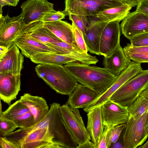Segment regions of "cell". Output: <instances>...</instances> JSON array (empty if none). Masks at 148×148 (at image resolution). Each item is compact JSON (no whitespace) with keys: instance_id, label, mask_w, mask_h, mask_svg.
<instances>
[{"instance_id":"obj_1","label":"cell","mask_w":148,"mask_h":148,"mask_svg":"<svg viewBox=\"0 0 148 148\" xmlns=\"http://www.w3.org/2000/svg\"><path fill=\"white\" fill-rule=\"evenodd\" d=\"M60 105H50L47 115L34 125L24 129V134L6 137L20 148H60L58 143L64 136L66 129L60 114Z\"/></svg>"},{"instance_id":"obj_2","label":"cell","mask_w":148,"mask_h":148,"mask_svg":"<svg viewBox=\"0 0 148 148\" xmlns=\"http://www.w3.org/2000/svg\"><path fill=\"white\" fill-rule=\"evenodd\" d=\"M64 66L78 82L92 89L99 95L106 90L118 77L114 76L104 67L79 62L69 63Z\"/></svg>"},{"instance_id":"obj_3","label":"cell","mask_w":148,"mask_h":148,"mask_svg":"<svg viewBox=\"0 0 148 148\" xmlns=\"http://www.w3.org/2000/svg\"><path fill=\"white\" fill-rule=\"evenodd\" d=\"M35 71L39 78L60 94L69 95L78 84L64 66L39 64Z\"/></svg>"},{"instance_id":"obj_4","label":"cell","mask_w":148,"mask_h":148,"mask_svg":"<svg viewBox=\"0 0 148 148\" xmlns=\"http://www.w3.org/2000/svg\"><path fill=\"white\" fill-rule=\"evenodd\" d=\"M66 16L71 14L95 17L99 13L106 9L125 4L121 0H64Z\"/></svg>"},{"instance_id":"obj_5","label":"cell","mask_w":148,"mask_h":148,"mask_svg":"<svg viewBox=\"0 0 148 148\" xmlns=\"http://www.w3.org/2000/svg\"><path fill=\"white\" fill-rule=\"evenodd\" d=\"M63 123L70 135L78 145L91 140L78 109H73L65 104L60 108Z\"/></svg>"},{"instance_id":"obj_6","label":"cell","mask_w":148,"mask_h":148,"mask_svg":"<svg viewBox=\"0 0 148 148\" xmlns=\"http://www.w3.org/2000/svg\"><path fill=\"white\" fill-rule=\"evenodd\" d=\"M148 84V70H143L121 86L111 96L110 99L128 107Z\"/></svg>"},{"instance_id":"obj_7","label":"cell","mask_w":148,"mask_h":148,"mask_svg":"<svg viewBox=\"0 0 148 148\" xmlns=\"http://www.w3.org/2000/svg\"><path fill=\"white\" fill-rule=\"evenodd\" d=\"M147 112L137 118L129 117L121 138L120 137L119 139L124 148H138L147 140L148 137L145 125Z\"/></svg>"},{"instance_id":"obj_8","label":"cell","mask_w":148,"mask_h":148,"mask_svg":"<svg viewBox=\"0 0 148 148\" xmlns=\"http://www.w3.org/2000/svg\"><path fill=\"white\" fill-rule=\"evenodd\" d=\"M142 70L141 63L133 61H132L129 66L121 73L110 86L84 108V111L88 112L91 110L101 106L110 99L111 96L121 86Z\"/></svg>"},{"instance_id":"obj_9","label":"cell","mask_w":148,"mask_h":148,"mask_svg":"<svg viewBox=\"0 0 148 148\" xmlns=\"http://www.w3.org/2000/svg\"><path fill=\"white\" fill-rule=\"evenodd\" d=\"M25 25L21 13L12 17L0 15V46L9 49Z\"/></svg>"},{"instance_id":"obj_10","label":"cell","mask_w":148,"mask_h":148,"mask_svg":"<svg viewBox=\"0 0 148 148\" xmlns=\"http://www.w3.org/2000/svg\"><path fill=\"white\" fill-rule=\"evenodd\" d=\"M122 34L130 40L137 35L148 32V15L136 10L129 13L120 25Z\"/></svg>"},{"instance_id":"obj_11","label":"cell","mask_w":148,"mask_h":148,"mask_svg":"<svg viewBox=\"0 0 148 148\" xmlns=\"http://www.w3.org/2000/svg\"><path fill=\"white\" fill-rule=\"evenodd\" d=\"M100 106L104 126H115L126 123L129 117L128 107L110 99Z\"/></svg>"},{"instance_id":"obj_12","label":"cell","mask_w":148,"mask_h":148,"mask_svg":"<svg viewBox=\"0 0 148 148\" xmlns=\"http://www.w3.org/2000/svg\"><path fill=\"white\" fill-rule=\"evenodd\" d=\"M53 4L48 0H27L21 5L23 22L25 24L42 21L46 14L54 9Z\"/></svg>"},{"instance_id":"obj_13","label":"cell","mask_w":148,"mask_h":148,"mask_svg":"<svg viewBox=\"0 0 148 148\" xmlns=\"http://www.w3.org/2000/svg\"><path fill=\"white\" fill-rule=\"evenodd\" d=\"M119 22L114 21L108 23L104 28L100 41V55L109 56L120 45L121 30Z\"/></svg>"},{"instance_id":"obj_14","label":"cell","mask_w":148,"mask_h":148,"mask_svg":"<svg viewBox=\"0 0 148 148\" xmlns=\"http://www.w3.org/2000/svg\"><path fill=\"white\" fill-rule=\"evenodd\" d=\"M19 48L14 43L7 52L0 57V73L21 75L24 57Z\"/></svg>"},{"instance_id":"obj_15","label":"cell","mask_w":148,"mask_h":148,"mask_svg":"<svg viewBox=\"0 0 148 148\" xmlns=\"http://www.w3.org/2000/svg\"><path fill=\"white\" fill-rule=\"evenodd\" d=\"M14 43L21 50L23 55L30 59L32 56L41 53L58 54L56 50L46 44L24 34H19Z\"/></svg>"},{"instance_id":"obj_16","label":"cell","mask_w":148,"mask_h":148,"mask_svg":"<svg viewBox=\"0 0 148 148\" xmlns=\"http://www.w3.org/2000/svg\"><path fill=\"white\" fill-rule=\"evenodd\" d=\"M21 75L0 73V98L10 105L21 90Z\"/></svg>"},{"instance_id":"obj_17","label":"cell","mask_w":148,"mask_h":148,"mask_svg":"<svg viewBox=\"0 0 148 148\" xmlns=\"http://www.w3.org/2000/svg\"><path fill=\"white\" fill-rule=\"evenodd\" d=\"M108 23L100 20L89 21L84 38L88 51L92 54L100 55V44L103 31Z\"/></svg>"},{"instance_id":"obj_18","label":"cell","mask_w":148,"mask_h":148,"mask_svg":"<svg viewBox=\"0 0 148 148\" xmlns=\"http://www.w3.org/2000/svg\"><path fill=\"white\" fill-rule=\"evenodd\" d=\"M99 95L90 88L78 84L73 91L69 95L66 104L73 109H83Z\"/></svg>"},{"instance_id":"obj_19","label":"cell","mask_w":148,"mask_h":148,"mask_svg":"<svg viewBox=\"0 0 148 148\" xmlns=\"http://www.w3.org/2000/svg\"><path fill=\"white\" fill-rule=\"evenodd\" d=\"M131 62L120 45L110 55L104 57L103 64L104 67L114 76L117 77L129 66Z\"/></svg>"},{"instance_id":"obj_20","label":"cell","mask_w":148,"mask_h":148,"mask_svg":"<svg viewBox=\"0 0 148 148\" xmlns=\"http://www.w3.org/2000/svg\"><path fill=\"white\" fill-rule=\"evenodd\" d=\"M19 34H25L45 44L53 43L61 40L45 26L42 21L25 24Z\"/></svg>"},{"instance_id":"obj_21","label":"cell","mask_w":148,"mask_h":148,"mask_svg":"<svg viewBox=\"0 0 148 148\" xmlns=\"http://www.w3.org/2000/svg\"><path fill=\"white\" fill-rule=\"evenodd\" d=\"M19 99L32 114L35 123L42 119L49 111V108L46 101L42 97L27 93L21 96Z\"/></svg>"},{"instance_id":"obj_22","label":"cell","mask_w":148,"mask_h":148,"mask_svg":"<svg viewBox=\"0 0 148 148\" xmlns=\"http://www.w3.org/2000/svg\"><path fill=\"white\" fill-rule=\"evenodd\" d=\"M44 23L45 26L61 40L81 50L76 43L72 25L62 20Z\"/></svg>"},{"instance_id":"obj_23","label":"cell","mask_w":148,"mask_h":148,"mask_svg":"<svg viewBox=\"0 0 148 148\" xmlns=\"http://www.w3.org/2000/svg\"><path fill=\"white\" fill-rule=\"evenodd\" d=\"M87 114L86 129L95 146L100 141L105 126L103 123L101 106L89 111Z\"/></svg>"},{"instance_id":"obj_24","label":"cell","mask_w":148,"mask_h":148,"mask_svg":"<svg viewBox=\"0 0 148 148\" xmlns=\"http://www.w3.org/2000/svg\"><path fill=\"white\" fill-rule=\"evenodd\" d=\"M132 7L130 5L124 4L100 12L95 16V17L107 23L114 21L120 22L130 13V10Z\"/></svg>"},{"instance_id":"obj_25","label":"cell","mask_w":148,"mask_h":148,"mask_svg":"<svg viewBox=\"0 0 148 148\" xmlns=\"http://www.w3.org/2000/svg\"><path fill=\"white\" fill-rule=\"evenodd\" d=\"M30 59L33 62L38 64L63 65L77 62L75 59L68 56L55 53H40L32 56Z\"/></svg>"},{"instance_id":"obj_26","label":"cell","mask_w":148,"mask_h":148,"mask_svg":"<svg viewBox=\"0 0 148 148\" xmlns=\"http://www.w3.org/2000/svg\"><path fill=\"white\" fill-rule=\"evenodd\" d=\"M128 108L129 117L134 119L138 118L148 110V99L139 95Z\"/></svg>"},{"instance_id":"obj_27","label":"cell","mask_w":148,"mask_h":148,"mask_svg":"<svg viewBox=\"0 0 148 148\" xmlns=\"http://www.w3.org/2000/svg\"><path fill=\"white\" fill-rule=\"evenodd\" d=\"M29 111L27 107L19 99L10 105L5 110L0 112V115L12 120L15 117Z\"/></svg>"},{"instance_id":"obj_28","label":"cell","mask_w":148,"mask_h":148,"mask_svg":"<svg viewBox=\"0 0 148 148\" xmlns=\"http://www.w3.org/2000/svg\"><path fill=\"white\" fill-rule=\"evenodd\" d=\"M18 128L12 120L0 115V135L5 136L15 131Z\"/></svg>"},{"instance_id":"obj_29","label":"cell","mask_w":148,"mask_h":148,"mask_svg":"<svg viewBox=\"0 0 148 148\" xmlns=\"http://www.w3.org/2000/svg\"><path fill=\"white\" fill-rule=\"evenodd\" d=\"M12 120L18 128L21 129L28 128L35 124L34 117L30 111L18 116Z\"/></svg>"},{"instance_id":"obj_30","label":"cell","mask_w":148,"mask_h":148,"mask_svg":"<svg viewBox=\"0 0 148 148\" xmlns=\"http://www.w3.org/2000/svg\"><path fill=\"white\" fill-rule=\"evenodd\" d=\"M125 126L126 123L112 126L109 133L108 148L118 140Z\"/></svg>"},{"instance_id":"obj_31","label":"cell","mask_w":148,"mask_h":148,"mask_svg":"<svg viewBox=\"0 0 148 148\" xmlns=\"http://www.w3.org/2000/svg\"><path fill=\"white\" fill-rule=\"evenodd\" d=\"M69 16V20L74 23L83 34H85L89 23L88 18L73 14H70Z\"/></svg>"},{"instance_id":"obj_32","label":"cell","mask_w":148,"mask_h":148,"mask_svg":"<svg viewBox=\"0 0 148 148\" xmlns=\"http://www.w3.org/2000/svg\"><path fill=\"white\" fill-rule=\"evenodd\" d=\"M73 33L76 43L78 47L85 53H88L87 47L82 32L72 22Z\"/></svg>"},{"instance_id":"obj_33","label":"cell","mask_w":148,"mask_h":148,"mask_svg":"<svg viewBox=\"0 0 148 148\" xmlns=\"http://www.w3.org/2000/svg\"><path fill=\"white\" fill-rule=\"evenodd\" d=\"M131 45L133 47L148 46V32L135 36L130 40Z\"/></svg>"},{"instance_id":"obj_34","label":"cell","mask_w":148,"mask_h":148,"mask_svg":"<svg viewBox=\"0 0 148 148\" xmlns=\"http://www.w3.org/2000/svg\"><path fill=\"white\" fill-rule=\"evenodd\" d=\"M66 16L62 11H56L53 9L47 12L42 21L48 22L59 21L64 18Z\"/></svg>"},{"instance_id":"obj_35","label":"cell","mask_w":148,"mask_h":148,"mask_svg":"<svg viewBox=\"0 0 148 148\" xmlns=\"http://www.w3.org/2000/svg\"><path fill=\"white\" fill-rule=\"evenodd\" d=\"M123 49L125 55L134 53L148 54V46L135 47L132 46L130 43H128Z\"/></svg>"},{"instance_id":"obj_36","label":"cell","mask_w":148,"mask_h":148,"mask_svg":"<svg viewBox=\"0 0 148 148\" xmlns=\"http://www.w3.org/2000/svg\"><path fill=\"white\" fill-rule=\"evenodd\" d=\"M112 125L105 126L100 141L95 148H108V140L109 132Z\"/></svg>"},{"instance_id":"obj_37","label":"cell","mask_w":148,"mask_h":148,"mask_svg":"<svg viewBox=\"0 0 148 148\" xmlns=\"http://www.w3.org/2000/svg\"><path fill=\"white\" fill-rule=\"evenodd\" d=\"M125 55L131 60L134 62L140 63H148V54L134 53Z\"/></svg>"},{"instance_id":"obj_38","label":"cell","mask_w":148,"mask_h":148,"mask_svg":"<svg viewBox=\"0 0 148 148\" xmlns=\"http://www.w3.org/2000/svg\"><path fill=\"white\" fill-rule=\"evenodd\" d=\"M0 148H20L16 144L8 139L5 136H0Z\"/></svg>"},{"instance_id":"obj_39","label":"cell","mask_w":148,"mask_h":148,"mask_svg":"<svg viewBox=\"0 0 148 148\" xmlns=\"http://www.w3.org/2000/svg\"><path fill=\"white\" fill-rule=\"evenodd\" d=\"M136 10L148 15V0H138Z\"/></svg>"},{"instance_id":"obj_40","label":"cell","mask_w":148,"mask_h":148,"mask_svg":"<svg viewBox=\"0 0 148 148\" xmlns=\"http://www.w3.org/2000/svg\"><path fill=\"white\" fill-rule=\"evenodd\" d=\"M19 0H0V8H2L5 5L16 6Z\"/></svg>"},{"instance_id":"obj_41","label":"cell","mask_w":148,"mask_h":148,"mask_svg":"<svg viewBox=\"0 0 148 148\" xmlns=\"http://www.w3.org/2000/svg\"><path fill=\"white\" fill-rule=\"evenodd\" d=\"M77 148H95V144L92 141L88 140L82 144L78 145Z\"/></svg>"},{"instance_id":"obj_42","label":"cell","mask_w":148,"mask_h":148,"mask_svg":"<svg viewBox=\"0 0 148 148\" xmlns=\"http://www.w3.org/2000/svg\"><path fill=\"white\" fill-rule=\"evenodd\" d=\"M109 148H124L122 143L119 140L112 144Z\"/></svg>"},{"instance_id":"obj_43","label":"cell","mask_w":148,"mask_h":148,"mask_svg":"<svg viewBox=\"0 0 148 148\" xmlns=\"http://www.w3.org/2000/svg\"><path fill=\"white\" fill-rule=\"evenodd\" d=\"M125 4L131 5L132 7L137 5L138 1L136 0H121Z\"/></svg>"},{"instance_id":"obj_44","label":"cell","mask_w":148,"mask_h":148,"mask_svg":"<svg viewBox=\"0 0 148 148\" xmlns=\"http://www.w3.org/2000/svg\"><path fill=\"white\" fill-rule=\"evenodd\" d=\"M139 95L143 96L148 99V84L142 90Z\"/></svg>"},{"instance_id":"obj_45","label":"cell","mask_w":148,"mask_h":148,"mask_svg":"<svg viewBox=\"0 0 148 148\" xmlns=\"http://www.w3.org/2000/svg\"><path fill=\"white\" fill-rule=\"evenodd\" d=\"M0 57H1L6 53L8 49L1 46H0Z\"/></svg>"},{"instance_id":"obj_46","label":"cell","mask_w":148,"mask_h":148,"mask_svg":"<svg viewBox=\"0 0 148 148\" xmlns=\"http://www.w3.org/2000/svg\"><path fill=\"white\" fill-rule=\"evenodd\" d=\"M146 128L148 135V110L147 111L145 122Z\"/></svg>"},{"instance_id":"obj_47","label":"cell","mask_w":148,"mask_h":148,"mask_svg":"<svg viewBox=\"0 0 148 148\" xmlns=\"http://www.w3.org/2000/svg\"><path fill=\"white\" fill-rule=\"evenodd\" d=\"M139 148H148V139L146 142L143 144L142 145L139 147Z\"/></svg>"},{"instance_id":"obj_48","label":"cell","mask_w":148,"mask_h":148,"mask_svg":"<svg viewBox=\"0 0 148 148\" xmlns=\"http://www.w3.org/2000/svg\"><path fill=\"white\" fill-rule=\"evenodd\" d=\"M137 0L138 1V0Z\"/></svg>"}]
</instances>
